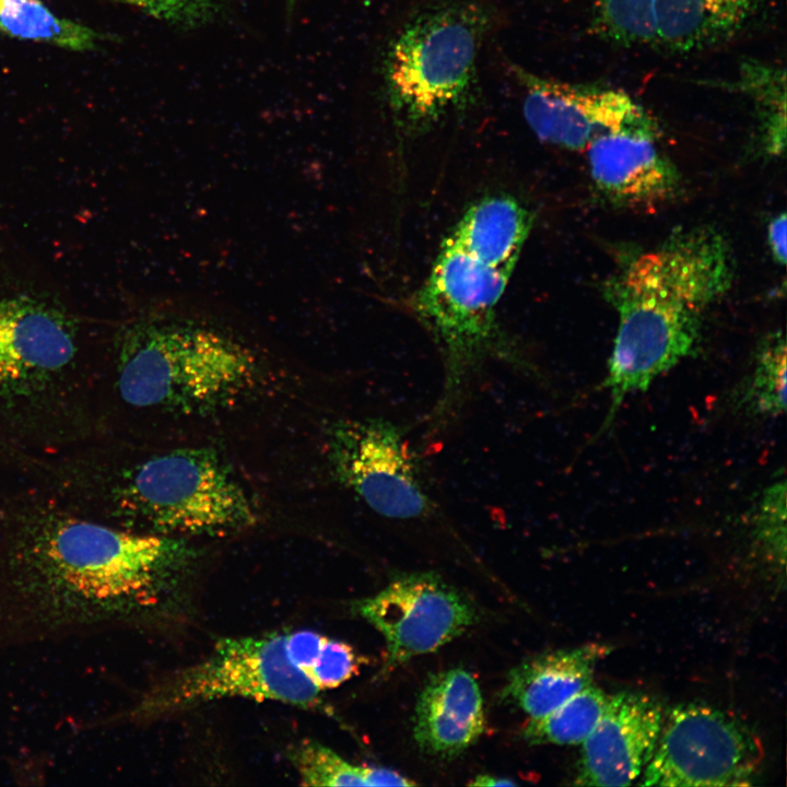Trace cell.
Listing matches in <instances>:
<instances>
[{"label":"cell","instance_id":"14","mask_svg":"<svg viewBox=\"0 0 787 787\" xmlns=\"http://www.w3.org/2000/svg\"><path fill=\"white\" fill-rule=\"evenodd\" d=\"M757 1L606 0V7L630 45L688 51L733 35Z\"/></svg>","mask_w":787,"mask_h":787},{"label":"cell","instance_id":"30","mask_svg":"<svg viewBox=\"0 0 787 787\" xmlns=\"http://www.w3.org/2000/svg\"><path fill=\"white\" fill-rule=\"evenodd\" d=\"M472 786H514L515 782L492 775H480L470 783Z\"/></svg>","mask_w":787,"mask_h":787},{"label":"cell","instance_id":"5","mask_svg":"<svg viewBox=\"0 0 787 787\" xmlns=\"http://www.w3.org/2000/svg\"><path fill=\"white\" fill-rule=\"evenodd\" d=\"M491 20L480 3L453 1L421 11L396 34L385 54L383 80L399 132L421 134L472 105L478 56Z\"/></svg>","mask_w":787,"mask_h":787},{"label":"cell","instance_id":"29","mask_svg":"<svg viewBox=\"0 0 787 787\" xmlns=\"http://www.w3.org/2000/svg\"><path fill=\"white\" fill-rule=\"evenodd\" d=\"M366 786H412V780L384 767L362 766Z\"/></svg>","mask_w":787,"mask_h":787},{"label":"cell","instance_id":"4","mask_svg":"<svg viewBox=\"0 0 787 787\" xmlns=\"http://www.w3.org/2000/svg\"><path fill=\"white\" fill-rule=\"evenodd\" d=\"M61 480L74 512L154 535H221L258 519L250 494L211 448L174 449L117 469L85 455L62 465Z\"/></svg>","mask_w":787,"mask_h":787},{"label":"cell","instance_id":"9","mask_svg":"<svg viewBox=\"0 0 787 787\" xmlns=\"http://www.w3.org/2000/svg\"><path fill=\"white\" fill-rule=\"evenodd\" d=\"M763 760L760 740L726 713L681 704L663 717L642 786H749Z\"/></svg>","mask_w":787,"mask_h":787},{"label":"cell","instance_id":"23","mask_svg":"<svg viewBox=\"0 0 787 787\" xmlns=\"http://www.w3.org/2000/svg\"><path fill=\"white\" fill-rule=\"evenodd\" d=\"M292 761L297 770L301 785L366 786L362 766L350 764L318 742L307 740L299 744L293 753Z\"/></svg>","mask_w":787,"mask_h":787},{"label":"cell","instance_id":"19","mask_svg":"<svg viewBox=\"0 0 787 787\" xmlns=\"http://www.w3.org/2000/svg\"><path fill=\"white\" fill-rule=\"evenodd\" d=\"M0 31L72 51L92 50L99 38L94 30L57 16L42 0H0Z\"/></svg>","mask_w":787,"mask_h":787},{"label":"cell","instance_id":"26","mask_svg":"<svg viewBox=\"0 0 787 787\" xmlns=\"http://www.w3.org/2000/svg\"><path fill=\"white\" fill-rule=\"evenodd\" d=\"M359 665L350 645L326 637L306 677L320 691L333 689L356 674Z\"/></svg>","mask_w":787,"mask_h":787},{"label":"cell","instance_id":"3","mask_svg":"<svg viewBox=\"0 0 787 787\" xmlns=\"http://www.w3.org/2000/svg\"><path fill=\"white\" fill-rule=\"evenodd\" d=\"M129 319L115 339L116 389L127 404L180 414L218 411L254 389V349L213 304L168 296Z\"/></svg>","mask_w":787,"mask_h":787},{"label":"cell","instance_id":"7","mask_svg":"<svg viewBox=\"0 0 787 787\" xmlns=\"http://www.w3.org/2000/svg\"><path fill=\"white\" fill-rule=\"evenodd\" d=\"M319 693L312 680L291 662L285 635L224 638L205 659L151 689L131 716L158 717L233 696L307 708L319 702Z\"/></svg>","mask_w":787,"mask_h":787},{"label":"cell","instance_id":"8","mask_svg":"<svg viewBox=\"0 0 787 787\" xmlns=\"http://www.w3.org/2000/svg\"><path fill=\"white\" fill-rule=\"evenodd\" d=\"M78 351L77 325L62 308L30 295L0 298V418L26 422L63 404Z\"/></svg>","mask_w":787,"mask_h":787},{"label":"cell","instance_id":"6","mask_svg":"<svg viewBox=\"0 0 787 787\" xmlns=\"http://www.w3.org/2000/svg\"><path fill=\"white\" fill-rule=\"evenodd\" d=\"M509 277L447 237L428 278L414 295L412 308L446 361L444 407L453 402L467 375L486 357L517 362L495 313Z\"/></svg>","mask_w":787,"mask_h":787},{"label":"cell","instance_id":"13","mask_svg":"<svg viewBox=\"0 0 787 787\" xmlns=\"http://www.w3.org/2000/svg\"><path fill=\"white\" fill-rule=\"evenodd\" d=\"M661 704L641 692L609 695L596 726L582 742L575 784L629 786L651 759L662 727Z\"/></svg>","mask_w":787,"mask_h":787},{"label":"cell","instance_id":"24","mask_svg":"<svg viewBox=\"0 0 787 787\" xmlns=\"http://www.w3.org/2000/svg\"><path fill=\"white\" fill-rule=\"evenodd\" d=\"M754 527L757 540L771 556L782 563L786 544V481L783 479L765 489L754 512Z\"/></svg>","mask_w":787,"mask_h":787},{"label":"cell","instance_id":"21","mask_svg":"<svg viewBox=\"0 0 787 787\" xmlns=\"http://www.w3.org/2000/svg\"><path fill=\"white\" fill-rule=\"evenodd\" d=\"M786 341L783 332L759 344L751 374L740 387L737 403L753 416L775 418L786 410Z\"/></svg>","mask_w":787,"mask_h":787},{"label":"cell","instance_id":"18","mask_svg":"<svg viewBox=\"0 0 787 787\" xmlns=\"http://www.w3.org/2000/svg\"><path fill=\"white\" fill-rule=\"evenodd\" d=\"M532 220L515 198L488 196L467 209L448 237L489 267L512 274Z\"/></svg>","mask_w":787,"mask_h":787},{"label":"cell","instance_id":"31","mask_svg":"<svg viewBox=\"0 0 787 787\" xmlns=\"http://www.w3.org/2000/svg\"><path fill=\"white\" fill-rule=\"evenodd\" d=\"M284 1H285L287 10L291 12L294 9L297 0H284Z\"/></svg>","mask_w":787,"mask_h":787},{"label":"cell","instance_id":"2","mask_svg":"<svg viewBox=\"0 0 787 787\" xmlns=\"http://www.w3.org/2000/svg\"><path fill=\"white\" fill-rule=\"evenodd\" d=\"M733 275L732 250L723 234L695 226L676 230L631 256L604 281L618 327L601 385L610 406L597 437L612 425L626 397L645 392L697 350L705 318Z\"/></svg>","mask_w":787,"mask_h":787},{"label":"cell","instance_id":"22","mask_svg":"<svg viewBox=\"0 0 787 787\" xmlns=\"http://www.w3.org/2000/svg\"><path fill=\"white\" fill-rule=\"evenodd\" d=\"M738 85L757 106L763 150L772 156L779 155L786 144L785 71L761 63H743Z\"/></svg>","mask_w":787,"mask_h":787},{"label":"cell","instance_id":"10","mask_svg":"<svg viewBox=\"0 0 787 787\" xmlns=\"http://www.w3.org/2000/svg\"><path fill=\"white\" fill-rule=\"evenodd\" d=\"M337 480L375 513L393 519L426 516L431 502L401 430L379 418L341 420L327 433Z\"/></svg>","mask_w":787,"mask_h":787},{"label":"cell","instance_id":"11","mask_svg":"<svg viewBox=\"0 0 787 787\" xmlns=\"http://www.w3.org/2000/svg\"><path fill=\"white\" fill-rule=\"evenodd\" d=\"M354 608L385 637L388 669L437 650L478 619L462 595L431 573L397 577Z\"/></svg>","mask_w":787,"mask_h":787},{"label":"cell","instance_id":"12","mask_svg":"<svg viewBox=\"0 0 787 787\" xmlns=\"http://www.w3.org/2000/svg\"><path fill=\"white\" fill-rule=\"evenodd\" d=\"M512 71L521 87L525 120L542 142L583 151L604 133L657 128L621 90L556 81L518 66Z\"/></svg>","mask_w":787,"mask_h":787},{"label":"cell","instance_id":"17","mask_svg":"<svg viewBox=\"0 0 787 787\" xmlns=\"http://www.w3.org/2000/svg\"><path fill=\"white\" fill-rule=\"evenodd\" d=\"M610 650L588 643L529 658L509 672L503 697L530 718L541 717L592 684L597 665Z\"/></svg>","mask_w":787,"mask_h":787},{"label":"cell","instance_id":"16","mask_svg":"<svg viewBox=\"0 0 787 787\" xmlns=\"http://www.w3.org/2000/svg\"><path fill=\"white\" fill-rule=\"evenodd\" d=\"M483 700L475 679L461 668L435 674L420 694L414 738L431 754L454 755L484 730Z\"/></svg>","mask_w":787,"mask_h":787},{"label":"cell","instance_id":"28","mask_svg":"<svg viewBox=\"0 0 787 787\" xmlns=\"http://www.w3.org/2000/svg\"><path fill=\"white\" fill-rule=\"evenodd\" d=\"M786 222V214L785 212H782L780 214L776 215L767 226V239L771 252L776 262L783 266L786 262L787 256Z\"/></svg>","mask_w":787,"mask_h":787},{"label":"cell","instance_id":"1","mask_svg":"<svg viewBox=\"0 0 787 787\" xmlns=\"http://www.w3.org/2000/svg\"><path fill=\"white\" fill-rule=\"evenodd\" d=\"M174 537L117 528L60 501L26 496L2 512L0 627L46 637L140 604L184 560Z\"/></svg>","mask_w":787,"mask_h":787},{"label":"cell","instance_id":"20","mask_svg":"<svg viewBox=\"0 0 787 787\" xmlns=\"http://www.w3.org/2000/svg\"><path fill=\"white\" fill-rule=\"evenodd\" d=\"M608 697L592 683L550 713L530 718L522 736L530 744H582L599 720Z\"/></svg>","mask_w":787,"mask_h":787},{"label":"cell","instance_id":"25","mask_svg":"<svg viewBox=\"0 0 787 787\" xmlns=\"http://www.w3.org/2000/svg\"><path fill=\"white\" fill-rule=\"evenodd\" d=\"M140 9L155 19L180 27H199L221 13L219 0H116Z\"/></svg>","mask_w":787,"mask_h":787},{"label":"cell","instance_id":"27","mask_svg":"<svg viewBox=\"0 0 787 787\" xmlns=\"http://www.w3.org/2000/svg\"><path fill=\"white\" fill-rule=\"evenodd\" d=\"M326 636L313 631H296L285 635L291 662L305 676L313 666Z\"/></svg>","mask_w":787,"mask_h":787},{"label":"cell","instance_id":"15","mask_svg":"<svg viewBox=\"0 0 787 787\" xmlns=\"http://www.w3.org/2000/svg\"><path fill=\"white\" fill-rule=\"evenodd\" d=\"M586 151L595 187L615 204L653 210L680 189L677 167L657 145V128L604 133Z\"/></svg>","mask_w":787,"mask_h":787}]
</instances>
